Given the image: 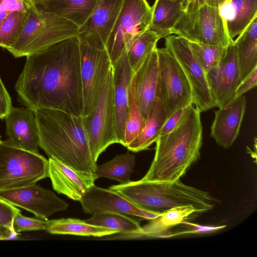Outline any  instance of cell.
Instances as JSON below:
<instances>
[{
    "mask_svg": "<svg viewBox=\"0 0 257 257\" xmlns=\"http://www.w3.org/2000/svg\"><path fill=\"white\" fill-rule=\"evenodd\" d=\"M47 221L46 230L53 234L103 237L119 233L117 230L91 224L79 219L61 218Z\"/></svg>",
    "mask_w": 257,
    "mask_h": 257,
    "instance_id": "4316f807",
    "label": "cell"
},
{
    "mask_svg": "<svg viewBox=\"0 0 257 257\" xmlns=\"http://www.w3.org/2000/svg\"><path fill=\"white\" fill-rule=\"evenodd\" d=\"M1 141H0V142H1Z\"/></svg>",
    "mask_w": 257,
    "mask_h": 257,
    "instance_id": "7dc6e473",
    "label": "cell"
},
{
    "mask_svg": "<svg viewBox=\"0 0 257 257\" xmlns=\"http://www.w3.org/2000/svg\"><path fill=\"white\" fill-rule=\"evenodd\" d=\"M212 96L218 108L223 107L236 98V91L240 83L236 50L234 43L217 65L206 73Z\"/></svg>",
    "mask_w": 257,
    "mask_h": 257,
    "instance_id": "5bb4252c",
    "label": "cell"
},
{
    "mask_svg": "<svg viewBox=\"0 0 257 257\" xmlns=\"http://www.w3.org/2000/svg\"><path fill=\"white\" fill-rule=\"evenodd\" d=\"M34 7L14 13L1 25L0 47L8 50L13 46L22 32L28 15Z\"/></svg>",
    "mask_w": 257,
    "mask_h": 257,
    "instance_id": "d6a6232c",
    "label": "cell"
},
{
    "mask_svg": "<svg viewBox=\"0 0 257 257\" xmlns=\"http://www.w3.org/2000/svg\"><path fill=\"white\" fill-rule=\"evenodd\" d=\"M34 6L30 0H0V27L14 13L30 9Z\"/></svg>",
    "mask_w": 257,
    "mask_h": 257,
    "instance_id": "d590c367",
    "label": "cell"
},
{
    "mask_svg": "<svg viewBox=\"0 0 257 257\" xmlns=\"http://www.w3.org/2000/svg\"><path fill=\"white\" fill-rule=\"evenodd\" d=\"M151 18L147 0H123L106 45L112 65L135 37L149 28Z\"/></svg>",
    "mask_w": 257,
    "mask_h": 257,
    "instance_id": "30bf717a",
    "label": "cell"
},
{
    "mask_svg": "<svg viewBox=\"0 0 257 257\" xmlns=\"http://www.w3.org/2000/svg\"><path fill=\"white\" fill-rule=\"evenodd\" d=\"M165 38V47L177 60L190 84L193 104L201 112L216 107L206 73L192 55L188 42L175 35H169Z\"/></svg>",
    "mask_w": 257,
    "mask_h": 257,
    "instance_id": "7c38bea8",
    "label": "cell"
},
{
    "mask_svg": "<svg viewBox=\"0 0 257 257\" xmlns=\"http://www.w3.org/2000/svg\"><path fill=\"white\" fill-rule=\"evenodd\" d=\"M182 2L184 1V0H181Z\"/></svg>",
    "mask_w": 257,
    "mask_h": 257,
    "instance_id": "f6af8a7d",
    "label": "cell"
},
{
    "mask_svg": "<svg viewBox=\"0 0 257 257\" xmlns=\"http://www.w3.org/2000/svg\"><path fill=\"white\" fill-rule=\"evenodd\" d=\"M256 84L257 67H255L238 85L236 91V98L254 88L256 86Z\"/></svg>",
    "mask_w": 257,
    "mask_h": 257,
    "instance_id": "60d3db41",
    "label": "cell"
},
{
    "mask_svg": "<svg viewBox=\"0 0 257 257\" xmlns=\"http://www.w3.org/2000/svg\"><path fill=\"white\" fill-rule=\"evenodd\" d=\"M18 234L7 226L0 225V240H9L16 238Z\"/></svg>",
    "mask_w": 257,
    "mask_h": 257,
    "instance_id": "7bdbcfd3",
    "label": "cell"
},
{
    "mask_svg": "<svg viewBox=\"0 0 257 257\" xmlns=\"http://www.w3.org/2000/svg\"><path fill=\"white\" fill-rule=\"evenodd\" d=\"M234 11L233 21L227 25L230 37L233 39L257 17V0H231Z\"/></svg>",
    "mask_w": 257,
    "mask_h": 257,
    "instance_id": "4dcf8cb0",
    "label": "cell"
},
{
    "mask_svg": "<svg viewBox=\"0 0 257 257\" xmlns=\"http://www.w3.org/2000/svg\"><path fill=\"white\" fill-rule=\"evenodd\" d=\"M123 0H98L91 15L78 28L79 41L88 45L106 48Z\"/></svg>",
    "mask_w": 257,
    "mask_h": 257,
    "instance_id": "2e32d148",
    "label": "cell"
},
{
    "mask_svg": "<svg viewBox=\"0 0 257 257\" xmlns=\"http://www.w3.org/2000/svg\"><path fill=\"white\" fill-rule=\"evenodd\" d=\"M49 164L44 156L18 148L8 140L0 142V191L36 184L49 177Z\"/></svg>",
    "mask_w": 257,
    "mask_h": 257,
    "instance_id": "8992f818",
    "label": "cell"
},
{
    "mask_svg": "<svg viewBox=\"0 0 257 257\" xmlns=\"http://www.w3.org/2000/svg\"><path fill=\"white\" fill-rule=\"evenodd\" d=\"M97 1L52 0L36 6L72 22L79 28L87 21Z\"/></svg>",
    "mask_w": 257,
    "mask_h": 257,
    "instance_id": "603a6c76",
    "label": "cell"
},
{
    "mask_svg": "<svg viewBox=\"0 0 257 257\" xmlns=\"http://www.w3.org/2000/svg\"><path fill=\"white\" fill-rule=\"evenodd\" d=\"M79 42L83 95L81 116H85L96 105L112 64L106 48H99Z\"/></svg>",
    "mask_w": 257,
    "mask_h": 257,
    "instance_id": "8fae6325",
    "label": "cell"
},
{
    "mask_svg": "<svg viewBox=\"0 0 257 257\" xmlns=\"http://www.w3.org/2000/svg\"><path fill=\"white\" fill-rule=\"evenodd\" d=\"M171 34L188 42L228 47L234 40L229 36L225 22L218 7L207 5L192 12H184L173 27Z\"/></svg>",
    "mask_w": 257,
    "mask_h": 257,
    "instance_id": "ba28073f",
    "label": "cell"
},
{
    "mask_svg": "<svg viewBox=\"0 0 257 257\" xmlns=\"http://www.w3.org/2000/svg\"><path fill=\"white\" fill-rule=\"evenodd\" d=\"M145 121L137 100L134 74L128 90L127 112L124 126V147H126L139 136Z\"/></svg>",
    "mask_w": 257,
    "mask_h": 257,
    "instance_id": "f546056e",
    "label": "cell"
},
{
    "mask_svg": "<svg viewBox=\"0 0 257 257\" xmlns=\"http://www.w3.org/2000/svg\"><path fill=\"white\" fill-rule=\"evenodd\" d=\"M0 141H1V137H0Z\"/></svg>",
    "mask_w": 257,
    "mask_h": 257,
    "instance_id": "bcb514c9",
    "label": "cell"
},
{
    "mask_svg": "<svg viewBox=\"0 0 257 257\" xmlns=\"http://www.w3.org/2000/svg\"><path fill=\"white\" fill-rule=\"evenodd\" d=\"M8 140L21 149L38 153L39 134L34 112L27 107H12L4 118Z\"/></svg>",
    "mask_w": 257,
    "mask_h": 257,
    "instance_id": "ac0fdd59",
    "label": "cell"
},
{
    "mask_svg": "<svg viewBox=\"0 0 257 257\" xmlns=\"http://www.w3.org/2000/svg\"><path fill=\"white\" fill-rule=\"evenodd\" d=\"M188 45L194 57L206 73L218 64L224 56L227 48V47L221 45H210L191 42H188Z\"/></svg>",
    "mask_w": 257,
    "mask_h": 257,
    "instance_id": "836d02e7",
    "label": "cell"
},
{
    "mask_svg": "<svg viewBox=\"0 0 257 257\" xmlns=\"http://www.w3.org/2000/svg\"><path fill=\"white\" fill-rule=\"evenodd\" d=\"M157 48L134 74L137 100L145 120L156 98L159 71Z\"/></svg>",
    "mask_w": 257,
    "mask_h": 257,
    "instance_id": "7402d4cb",
    "label": "cell"
},
{
    "mask_svg": "<svg viewBox=\"0 0 257 257\" xmlns=\"http://www.w3.org/2000/svg\"><path fill=\"white\" fill-rule=\"evenodd\" d=\"M80 202L83 211L91 215L114 212L151 220L161 213L138 206L115 191L95 185L84 193Z\"/></svg>",
    "mask_w": 257,
    "mask_h": 257,
    "instance_id": "9a60e30c",
    "label": "cell"
},
{
    "mask_svg": "<svg viewBox=\"0 0 257 257\" xmlns=\"http://www.w3.org/2000/svg\"><path fill=\"white\" fill-rule=\"evenodd\" d=\"M39 146L49 158L75 169L94 173L97 168L82 116L51 108L34 110Z\"/></svg>",
    "mask_w": 257,
    "mask_h": 257,
    "instance_id": "7a4b0ae2",
    "label": "cell"
},
{
    "mask_svg": "<svg viewBox=\"0 0 257 257\" xmlns=\"http://www.w3.org/2000/svg\"><path fill=\"white\" fill-rule=\"evenodd\" d=\"M167 115L162 100L156 97L139 136L126 147L133 152L146 150L160 137Z\"/></svg>",
    "mask_w": 257,
    "mask_h": 257,
    "instance_id": "cb8c5ba5",
    "label": "cell"
},
{
    "mask_svg": "<svg viewBox=\"0 0 257 257\" xmlns=\"http://www.w3.org/2000/svg\"><path fill=\"white\" fill-rule=\"evenodd\" d=\"M26 57L15 87L22 104L33 111L56 109L81 116L82 84L77 37Z\"/></svg>",
    "mask_w": 257,
    "mask_h": 257,
    "instance_id": "6da1fadb",
    "label": "cell"
},
{
    "mask_svg": "<svg viewBox=\"0 0 257 257\" xmlns=\"http://www.w3.org/2000/svg\"><path fill=\"white\" fill-rule=\"evenodd\" d=\"M194 213H197L191 205L177 206L164 210L159 216L137 230L118 233L106 238V240H133L144 238L161 237L171 228L181 223Z\"/></svg>",
    "mask_w": 257,
    "mask_h": 257,
    "instance_id": "ffe728a7",
    "label": "cell"
},
{
    "mask_svg": "<svg viewBox=\"0 0 257 257\" xmlns=\"http://www.w3.org/2000/svg\"><path fill=\"white\" fill-rule=\"evenodd\" d=\"M48 164L54 190L73 200L80 201L96 180L93 173L75 169L54 158H49Z\"/></svg>",
    "mask_w": 257,
    "mask_h": 257,
    "instance_id": "e0dca14e",
    "label": "cell"
},
{
    "mask_svg": "<svg viewBox=\"0 0 257 257\" xmlns=\"http://www.w3.org/2000/svg\"><path fill=\"white\" fill-rule=\"evenodd\" d=\"M33 3L35 6L40 5L44 3L49 2L52 0H30Z\"/></svg>",
    "mask_w": 257,
    "mask_h": 257,
    "instance_id": "ee69618b",
    "label": "cell"
},
{
    "mask_svg": "<svg viewBox=\"0 0 257 257\" xmlns=\"http://www.w3.org/2000/svg\"><path fill=\"white\" fill-rule=\"evenodd\" d=\"M181 0H155L152 8L149 29L160 38L171 35L175 24L184 12Z\"/></svg>",
    "mask_w": 257,
    "mask_h": 257,
    "instance_id": "484cf974",
    "label": "cell"
},
{
    "mask_svg": "<svg viewBox=\"0 0 257 257\" xmlns=\"http://www.w3.org/2000/svg\"><path fill=\"white\" fill-rule=\"evenodd\" d=\"M78 34V27L72 22L35 6L20 36L8 51L16 58L27 56Z\"/></svg>",
    "mask_w": 257,
    "mask_h": 257,
    "instance_id": "5b68a950",
    "label": "cell"
},
{
    "mask_svg": "<svg viewBox=\"0 0 257 257\" xmlns=\"http://www.w3.org/2000/svg\"><path fill=\"white\" fill-rule=\"evenodd\" d=\"M181 224L188 226V229L175 232L169 235H164L162 236V237H170L188 234L206 233L212 232L223 229L226 227L225 225L217 226L202 225L194 223L187 222L185 220L183 221Z\"/></svg>",
    "mask_w": 257,
    "mask_h": 257,
    "instance_id": "8d00e7d4",
    "label": "cell"
},
{
    "mask_svg": "<svg viewBox=\"0 0 257 257\" xmlns=\"http://www.w3.org/2000/svg\"><path fill=\"white\" fill-rule=\"evenodd\" d=\"M109 188L138 206L156 211L191 205L197 213H201L220 203L209 192L185 185L180 180L166 182L141 179L112 185Z\"/></svg>",
    "mask_w": 257,
    "mask_h": 257,
    "instance_id": "277c9868",
    "label": "cell"
},
{
    "mask_svg": "<svg viewBox=\"0 0 257 257\" xmlns=\"http://www.w3.org/2000/svg\"><path fill=\"white\" fill-rule=\"evenodd\" d=\"M157 51L159 71L156 97L162 100L168 117L178 109L193 104L191 89L171 52L166 47Z\"/></svg>",
    "mask_w": 257,
    "mask_h": 257,
    "instance_id": "9c48e42d",
    "label": "cell"
},
{
    "mask_svg": "<svg viewBox=\"0 0 257 257\" xmlns=\"http://www.w3.org/2000/svg\"><path fill=\"white\" fill-rule=\"evenodd\" d=\"M85 221L91 224L117 230L119 233L134 231L141 227L139 222L134 218L114 212L96 213Z\"/></svg>",
    "mask_w": 257,
    "mask_h": 257,
    "instance_id": "1f68e13d",
    "label": "cell"
},
{
    "mask_svg": "<svg viewBox=\"0 0 257 257\" xmlns=\"http://www.w3.org/2000/svg\"><path fill=\"white\" fill-rule=\"evenodd\" d=\"M0 198L47 220L53 213L67 209L68 204L53 192L36 184L25 187L0 191Z\"/></svg>",
    "mask_w": 257,
    "mask_h": 257,
    "instance_id": "4fadbf2b",
    "label": "cell"
},
{
    "mask_svg": "<svg viewBox=\"0 0 257 257\" xmlns=\"http://www.w3.org/2000/svg\"><path fill=\"white\" fill-rule=\"evenodd\" d=\"M90 149L96 162L110 145L118 143L113 99L112 66L104 80L97 103L87 115L82 116Z\"/></svg>",
    "mask_w": 257,
    "mask_h": 257,
    "instance_id": "52a82bcc",
    "label": "cell"
},
{
    "mask_svg": "<svg viewBox=\"0 0 257 257\" xmlns=\"http://www.w3.org/2000/svg\"><path fill=\"white\" fill-rule=\"evenodd\" d=\"M19 210L15 206L0 198V225L13 229V219Z\"/></svg>",
    "mask_w": 257,
    "mask_h": 257,
    "instance_id": "f35d334b",
    "label": "cell"
},
{
    "mask_svg": "<svg viewBox=\"0 0 257 257\" xmlns=\"http://www.w3.org/2000/svg\"><path fill=\"white\" fill-rule=\"evenodd\" d=\"M201 112L192 104L178 126L158 138L153 161L142 180L175 182L198 160L203 135Z\"/></svg>",
    "mask_w": 257,
    "mask_h": 257,
    "instance_id": "3957f363",
    "label": "cell"
},
{
    "mask_svg": "<svg viewBox=\"0 0 257 257\" xmlns=\"http://www.w3.org/2000/svg\"><path fill=\"white\" fill-rule=\"evenodd\" d=\"M135 156L127 152L116 156L112 160L97 166L94 175L116 180L120 184L130 182V176L135 166Z\"/></svg>",
    "mask_w": 257,
    "mask_h": 257,
    "instance_id": "f1b7e54d",
    "label": "cell"
},
{
    "mask_svg": "<svg viewBox=\"0 0 257 257\" xmlns=\"http://www.w3.org/2000/svg\"><path fill=\"white\" fill-rule=\"evenodd\" d=\"M12 107L11 98L0 77V118L4 119Z\"/></svg>",
    "mask_w": 257,
    "mask_h": 257,
    "instance_id": "ab89813d",
    "label": "cell"
},
{
    "mask_svg": "<svg viewBox=\"0 0 257 257\" xmlns=\"http://www.w3.org/2000/svg\"><path fill=\"white\" fill-rule=\"evenodd\" d=\"M160 39L155 32L148 29L137 35L127 45L125 50L134 74L157 48Z\"/></svg>",
    "mask_w": 257,
    "mask_h": 257,
    "instance_id": "83f0119b",
    "label": "cell"
},
{
    "mask_svg": "<svg viewBox=\"0 0 257 257\" xmlns=\"http://www.w3.org/2000/svg\"><path fill=\"white\" fill-rule=\"evenodd\" d=\"M246 104L245 97L242 95L214 111L210 136L218 146L228 149L234 143L239 135Z\"/></svg>",
    "mask_w": 257,
    "mask_h": 257,
    "instance_id": "d6986e66",
    "label": "cell"
},
{
    "mask_svg": "<svg viewBox=\"0 0 257 257\" xmlns=\"http://www.w3.org/2000/svg\"><path fill=\"white\" fill-rule=\"evenodd\" d=\"M237 53L240 82L257 67V19L253 20L233 41Z\"/></svg>",
    "mask_w": 257,
    "mask_h": 257,
    "instance_id": "d4e9b609",
    "label": "cell"
},
{
    "mask_svg": "<svg viewBox=\"0 0 257 257\" xmlns=\"http://www.w3.org/2000/svg\"><path fill=\"white\" fill-rule=\"evenodd\" d=\"M113 99L118 144L124 146V126L127 115L128 90L134 75L125 49L113 64Z\"/></svg>",
    "mask_w": 257,
    "mask_h": 257,
    "instance_id": "44dd1931",
    "label": "cell"
},
{
    "mask_svg": "<svg viewBox=\"0 0 257 257\" xmlns=\"http://www.w3.org/2000/svg\"><path fill=\"white\" fill-rule=\"evenodd\" d=\"M225 0H189L184 11L186 12H192L195 11L199 7L204 5H207L215 7Z\"/></svg>",
    "mask_w": 257,
    "mask_h": 257,
    "instance_id": "b9f144b4",
    "label": "cell"
},
{
    "mask_svg": "<svg viewBox=\"0 0 257 257\" xmlns=\"http://www.w3.org/2000/svg\"><path fill=\"white\" fill-rule=\"evenodd\" d=\"M47 225V220L26 217L21 214L20 210L16 213L13 222V229L18 234L25 231L46 230Z\"/></svg>",
    "mask_w": 257,
    "mask_h": 257,
    "instance_id": "e575fe53",
    "label": "cell"
},
{
    "mask_svg": "<svg viewBox=\"0 0 257 257\" xmlns=\"http://www.w3.org/2000/svg\"><path fill=\"white\" fill-rule=\"evenodd\" d=\"M192 105L179 108L168 116L162 126L160 136L171 132L178 126L187 114Z\"/></svg>",
    "mask_w": 257,
    "mask_h": 257,
    "instance_id": "74e56055",
    "label": "cell"
}]
</instances>
